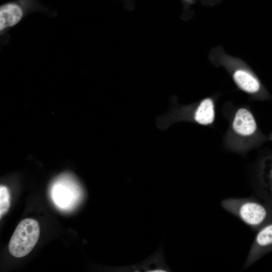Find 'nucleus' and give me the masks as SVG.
Returning <instances> with one entry per match:
<instances>
[{
  "label": "nucleus",
  "mask_w": 272,
  "mask_h": 272,
  "mask_svg": "<svg viewBox=\"0 0 272 272\" xmlns=\"http://www.w3.org/2000/svg\"><path fill=\"white\" fill-rule=\"evenodd\" d=\"M35 11L50 13L38 0H12L0 6V38L1 45L10 41L9 31L28 15Z\"/></svg>",
  "instance_id": "f257e3e1"
},
{
  "label": "nucleus",
  "mask_w": 272,
  "mask_h": 272,
  "mask_svg": "<svg viewBox=\"0 0 272 272\" xmlns=\"http://www.w3.org/2000/svg\"><path fill=\"white\" fill-rule=\"evenodd\" d=\"M221 206L253 229L260 226L268 216L265 207L250 197L226 198L221 201Z\"/></svg>",
  "instance_id": "f03ea898"
},
{
  "label": "nucleus",
  "mask_w": 272,
  "mask_h": 272,
  "mask_svg": "<svg viewBox=\"0 0 272 272\" xmlns=\"http://www.w3.org/2000/svg\"><path fill=\"white\" fill-rule=\"evenodd\" d=\"M40 235L38 223L35 220H23L16 228L9 244L10 253L22 257L30 253L37 243Z\"/></svg>",
  "instance_id": "7ed1b4c3"
},
{
  "label": "nucleus",
  "mask_w": 272,
  "mask_h": 272,
  "mask_svg": "<svg viewBox=\"0 0 272 272\" xmlns=\"http://www.w3.org/2000/svg\"><path fill=\"white\" fill-rule=\"evenodd\" d=\"M51 192L55 204L64 209L74 206L82 190L75 179L66 174L59 176L53 182Z\"/></svg>",
  "instance_id": "20e7f679"
},
{
  "label": "nucleus",
  "mask_w": 272,
  "mask_h": 272,
  "mask_svg": "<svg viewBox=\"0 0 272 272\" xmlns=\"http://www.w3.org/2000/svg\"><path fill=\"white\" fill-rule=\"evenodd\" d=\"M270 246H272V224L262 228L256 234L245 260L243 269L250 266L257 259L262 251Z\"/></svg>",
  "instance_id": "39448f33"
},
{
  "label": "nucleus",
  "mask_w": 272,
  "mask_h": 272,
  "mask_svg": "<svg viewBox=\"0 0 272 272\" xmlns=\"http://www.w3.org/2000/svg\"><path fill=\"white\" fill-rule=\"evenodd\" d=\"M123 271L167 272L171 270L165 262L161 249L156 251L140 263L123 267Z\"/></svg>",
  "instance_id": "423d86ee"
},
{
  "label": "nucleus",
  "mask_w": 272,
  "mask_h": 272,
  "mask_svg": "<svg viewBox=\"0 0 272 272\" xmlns=\"http://www.w3.org/2000/svg\"><path fill=\"white\" fill-rule=\"evenodd\" d=\"M236 133L241 136H249L257 129L255 119L250 111L245 108H239L236 112L232 123Z\"/></svg>",
  "instance_id": "0eeeda50"
},
{
  "label": "nucleus",
  "mask_w": 272,
  "mask_h": 272,
  "mask_svg": "<svg viewBox=\"0 0 272 272\" xmlns=\"http://www.w3.org/2000/svg\"><path fill=\"white\" fill-rule=\"evenodd\" d=\"M233 78L238 87L247 93L255 94L261 90V86L258 79L246 70H236L233 74Z\"/></svg>",
  "instance_id": "6e6552de"
},
{
  "label": "nucleus",
  "mask_w": 272,
  "mask_h": 272,
  "mask_svg": "<svg viewBox=\"0 0 272 272\" xmlns=\"http://www.w3.org/2000/svg\"><path fill=\"white\" fill-rule=\"evenodd\" d=\"M192 119L203 125L212 123L215 118V107L213 100L209 98L202 100L194 109Z\"/></svg>",
  "instance_id": "1a4fd4ad"
},
{
  "label": "nucleus",
  "mask_w": 272,
  "mask_h": 272,
  "mask_svg": "<svg viewBox=\"0 0 272 272\" xmlns=\"http://www.w3.org/2000/svg\"><path fill=\"white\" fill-rule=\"evenodd\" d=\"M10 206V193L8 188L1 185L0 186V216L2 217L7 213Z\"/></svg>",
  "instance_id": "9d476101"
},
{
  "label": "nucleus",
  "mask_w": 272,
  "mask_h": 272,
  "mask_svg": "<svg viewBox=\"0 0 272 272\" xmlns=\"http://www.w3.org/2000/svg\"><path fill=\"white\" fill-rule=\"evenodd\" d=\"M270 178L271 182H272V166H271V171L270 173Z\"/></svg>",
  "instance_id": "9b49d317"
}]
</instances>
